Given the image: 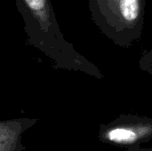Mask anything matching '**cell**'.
Listing matches in <instances>:
<instances>
[{"mask_svg": "<svg viewBox=\"0 0 152 151\" xmlns=\"http://www.w3.org/2000/svg\"><path fill=\"white\" fill-rule=\"evenodd\" d=\"M15 4L24 21L27 43L52 60L54 68L104 78L101 70L66 40L51 0H15Z\"/></svg>", "mask_w": 152, "mask_h": 151, "instance_id": "cell-1", "label": "cell"}, {"mask_svg": "<svg viewBox=\"0 0 152 151\" xmlns=\"http://www.w3.org/2000/svg\"><path fill=\"white\" fill-rule=\"evenodd\" d=\"M91 17L115 44L128 48L142 36L145 0H87Z\"/></svg>", "mask_w": 152, "mask_h": 151, "instance_id": "cell-2", "label": "cell"}, {"mask_svg": "<svg viewBox=\"0 0 152 151\" xmlns=\"http://www.w3.org/2000/svg\"><path fill=\"white\" fill-rule=\"evenodd\" d=\"M152 137V120L137 117H122L102 127L101 140L117 145H134Z\"/></svg>", "mask_w": 152, "mask_h": 151, "instance_id": "cell-3", "label": "cell"}, {"mask_svg": "<svg viewBox=\"0 0 152 151\" xmlns=\"http://www.w3.org/2000/svg\"><path fill=\"white\" fill-rule=\"evenodd\" d=\"M37 119L19 118L1 121L0 123V151H21V133L31 127Z\"/></svg>", "mask_w": 152, "mask_h": 151, "instance_id": "cell-4", "label": "cell"}]
</instances>
